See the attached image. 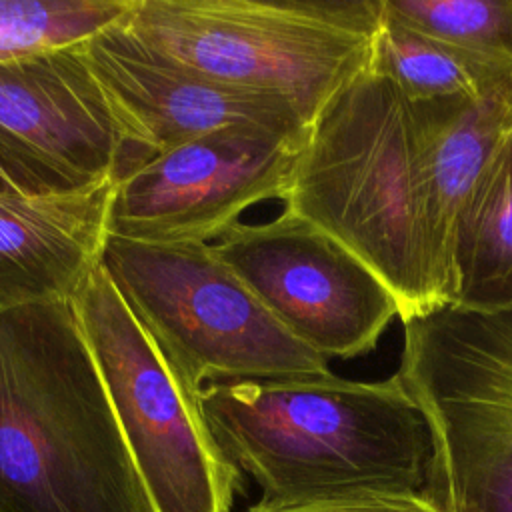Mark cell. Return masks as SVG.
Instances as JSON below:
<instances>
[{
    "mask_svg": "<svg viewBox=\"0 0 512 512\" xmlns=\"http://www.w3.org/2000/svg\"><path fill=\"white\" fill-rule=\"evenodd\" d=\"M196 398L224 456L260 488V508H448L436 430L396 372L376 382L334 372L226 380Z\"/></svg>",
    "mask_w": 512,
    "mask_h": 512,
    "instance_id": "obj_1",
    "label": "cell"
},
{
    "mask_svg": "<svg viewBox=\"0 0 512 512\" xmlns=\"http://www.w3.org/2000/svg\"><path fill=\"white\" fill-rule=\"evenodd\" d=\"M0 512H152L72 300L0 312Z\"/></svg>",
    "mask_w": 512,
    "mask_h": 512,
    "instance_id": "obj_2",
    "label": "cell"
},
{
    "mask_svg": "<svg viewBox=\"0 0 512 512\" xmlns=\"http://www.w3.org/2000/svg\"><path fill=\"white\" fill-rule=\"evenodd\" d=\"M282 204L366 262L402 324L450 306L412 106L390 78L366 68L326 104Z\"/></svg>",
    "mask_w": 512,
    "mask_h": 512,
    "instance_id": "obj_3",
    "label": "cell"
},
{
    "mask_svg": "<svg viewBox=\"0 0 512 512\" xmlns=\"http://www.w3.org/2000/svg\"><path fill=\"white\" fill-rule=\"evenodd\" d=\"M382 0H132L126 30L218 84L288 102L312 126L370 64Z\"/></svg>",
    "mask_w": 512,
    "mask_h": 512,
    "instance_id": "obj_4",
    "label": "cell"
},
{
    "mask_svg": "<svg viewBox=\"0 0 512 512\" xmlns=\"http://www.w3.org/2000/svg\"><path fill=\"white\" fill-rule=\"evenodd\" d=\"M102 264L194 394L212 382L332 372L326 358L260 304L212 244H144L110 236Z\"/></svg>",
    "mask_w": 512,
    "mask_h": 512,
    "instance_id": "obj_5",
    "label": "cell"
},
{
    "mask_svg": "<svg viewBox=\"0 0 512 512\" xmlns=\"http://www.w3.org/2000/svg\"><path fill=\"white\" fill-rule=\"evenodd\" d=\"M152 512H232L240 470L216 444L180 380L104 264L72 298Z\"/></svg>",
    "mask_w": 512,
    "mask_h": 512,
    "instance_id": "obj_6",
    "label": "cell"
},
{
    "mask_svg": "<svg viewBox=\"0 0 512 512\" xmlns=\"http://www.w3.org/2000/svg\"><path fill=\"white\" fill-rule=\"evenodd\" d=\"M396 374L436 430L448 504L512 512V306L404 322Z\"/></svg>",
    "mask_w": 512,
    "mask_h": 512,
    "instance_id": "obj_7",
    "label": "cell"
},
{
    "mask_svg": "<svg viewBox=\"0 0 512 512\" xmlns=\"http://www.w3.org/2000/svg\"><path fill=\"white\" fill-rule=\"evenodd\" d=\"M212 248L294 338L326 360L372 352L400 316L392 290L366 262L288 210L268 222H240Z\"/></svg>",
    "mask_w": 512,
    "mask_h": 512,
    "instance_id": "obj_8",
    "label": "cell"
},
{
    "mask_svg": "<svg viewBox=\"0 0 512 512\" xmlns=\"http://www.w3.org/2000/svg\"><path fill=\"white\" fill-rule=\"evenodd\" d=\"M308 134L228 126L146 160L116 180L110 236L212 244L252 206L284 202Z\"/></svg>",
    "mask_w": 512,
    "mask_h": 512,
    "instance_id": "obj_9",
    "label": "cell"
},
{
    "mask_svg": "<svg viewBox=\"0 0 512 512\" xmlns=\"http://www.w3.org/2000/svg\"><path fill=\"white\" fill-rule=\"evenodd\" d=\"M126 156L84 42L0 62V170L10 188L56 192L118 180Z\"/></svg>",
    "mask_w": 512,
    "mask_h": 512,
    "instance_id": "obj_10",
    "label": "cell"
},
{
    "mask_svg": "<svg viewBox=\"0 0 512 512\" xmlns=\"http://www.w3.org/2000/svg\"><path fill=\"white\" fill-rule=\"evenodd\" d=\"M84 52L126 136L124 174L228 126L288 134H308L312 128L280 98L230 88L184 68L138 40L122 20L88 38Z\"/></svg>",
    "mask_w": 512,
    "mask_h": 512,
    "instance_id": "obj_11",
    "label": "cell"
},
{
    "mask_svg": "<svg viewBox=\"0 0 512 512\" xmlns=\"http://www.w3.org/2000/svg\"><path fill=\"white\" fill-rule=\"evenodd\" d=\"M116 178L72 190L0 186V312L72 300L110 240Z\"/></svg>",
    "mask_w": 512,
    "mask_h": 512,
    "instance_id": "obj_12",
    "label": "cell"
},
{
    "mask_svg": "<svg viewBox=\"0 0 512 512\" xmlns=\"http://www.w3.org/2000/svg\"><path fill=\"white\" fill-rule=\"evenodd\" d=\"M410 106L428 192L430 226L452 306L454 220L500 138L512 128V76L478 96L410 100Z\"/></svg>",
    "mask_w": 512,
    "mask_h": 512,
    "instance_id": "obj_13",
    "label": "cell"
},
{
    "mask_svg": "<svg viewBox=\"0 0 512 512\" xmlns=\"http://www.w3.org/2000/svg\"><path fill=\"white\" fill-rule=\"evenodd\" d=\"M452 278V306L476 312L512 306V128L454 220Z\"/></svg>",
    "mask_w": 512,
    "mask_h": 512,
    "instance_id": "obj_14",
    "label": "cell"
},
{
    "mask_svg": "<svg viewBox=\"0 0 512 512\" xmlns=\"http://www.w3.org/2000/svg\"><path fill=\"white\" fill-rule=\"evenodd\" d=\"M368 68L390 78L408 100L478 96L512 76V66L484 60L390 20L384 4Z\"/></svg>",
    "mask_w": 512,
    "mask_h": 512,
    "instance_id": "obj_15",
    "label": "cell"
},
{
    "mask_svg": "<svg viewBox=\"0 0 512 512\" xmlns=\"http://www.w3.org/2000/svg\"><path fill=\"white\" fill-rule=\"evenodd\" d=\"M130 8L132 0H0V62L86 42Z\"/></svg>",
    "mask_w": 512,
    "mask_h": 512,
    "instance_id": "obj_16",
    "label": "cell"
},
{
    "mask_svg": "<svg viewBox=\"0 0 512 512\" xmlns=\"http://www.w3.org/2000/svg\"><path fill=\"white\" fill-rule=\"evenodd\" d=\"M384 14L424 36L512 66V0H382Z\"/></svg>",
    "mask_w": 512,
    "mask_h": 512,
    "instance_id": "obj_17",
    "label": "cell"
},
{
    "mask_svg": "<svg viewBox=\"0 0 512 512\" xmlns=\"http://www.w3.org/2000/svg\"><path fill=\"white\" fill-rule=\"evenodd\" d=\"M246 512H448L440 506L426 502H354V504H328V506H306V508H284L268 510L252 506Z\"/></svg>",
    "mask_w": 512,
    "mask_h": 512,
    "instance_id": "obj_18",
    "label": "cell"
},
{
    "mask_svg": "<svg viewBox=\"0 0 512 512\" xmlns=\"http://www.w3.org/2000/svg\"><path fill=\"white\" fill-rule=\"evenodd\" d=\"M446 510H448V512H478V510H474V508H470V506H466V504H456V502H450Z\"/></svg>",
    "mask_w": 512,
    "mask_h": 512,
    "instance_id": "obj_19",
    "label": "cell"
},
{
    "mask_svg": "<svg viewBox=\"0 0 512 512\" xmlns=\"http://www.w3.org/2000/svg\"><path fill=\"white\" fill-rule=\"evenodd\" d=\"M0 186H8V182H6L4 174H2V170H0ZM8 188H10V186H8Z\"/></svg>",
    "mask_w": 512,
    "mask_h": 512,
    "instance_id": "obj_20",
    "label": "cell"
}]
</instances>
